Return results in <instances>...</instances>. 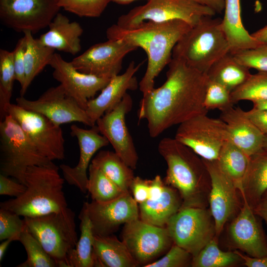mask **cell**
Masks as SVG:
<instances>
[{"label":"cell","instance_id":"7","mask_svg":"<svg viewBox=\"0 0 267 267\" xmlns=\"http://www.w3.org/2000/svg\"><path fill=\"white\" fill-rule=\"evenodd\" d=\"M51 161L39 151L11 115L0 121L1 174L25 185V175L29 167Z\"/></svg>","mask_w":267,"mask_h":267},{"label":"cell","instance_id":"54","mask_svg":"<svg viewBox=\"0 0 267 267\" xmlns=\"http://www.w3.org/2000/svg\"><path fill=\"white\" fill-rule=\"evenodd\" d=\"M253 104V108L260 109H267V100H258L252 102Z\"/></svg>","mask_w":267,"mask_h":267},{"label":"cell","instance_id":"32","mask_svg":"<svg viewBox=\"0 0 267 267\" xmlns=\"http://www.w3.org/2000/svg\"><path fill=\"white\" fill-rule=\"evenodd\" d=\"M79 218L80 220V236L69 258L70 267H93L94 261L93 243L94 234L85 203Z\"/></svg>","mask_w":267,"mask_h":267},{"label":"cell","instance_id":"12","mask_svg":"<svg viewBox=\"0 0 267 267\" xmlns=\"http://www.w3.org/2000/svg\"><path fill=\"white\" fill-rule=\"evenodd\" d=\"M60 8L58 0H0V19L16 32L35 34L48 27Z\"/></svg>","mask_w":267,"mask_h":267},{"label":"cell","instance_id":"39","mask_svg":"<svg viewBox=\"0 0 267 267\" xmlns=\"http://www.w3.org/2000/svg\"><path fill=\"white\" fill-rule=\"evenodd\" d=\"M111 0H58L64 10L79 17H99Z\"/></svg>","mask_w":267,"mask_h":267},{"label":"cell","instance_id":"42","mask_svg":"<svg viewBox=\"0 0 267 267\" xmlns=\"http://www.w3.org/2000/svg\"><path fill=\"white\" fill-rule=\"evenodd\" d=\"M193 256L182 247L173 244L167 254L160 259L144 267H186L191 266Z\"/></svg>","mask_w":267,"mask_h":267},{"label":"cell","instance_id":"10","mask_svg":"<svg viewBox=\"0 0 267 267\" xmlns=\"http://www.w3.org/2000/svg\"><path fill=\"white\" fill-rule=\"evenodd\" d=\"M175 138L207 160H217L224 144L230 140L225 123L206 113L179 124Z\"/></svg>","mask_w":267,"mask_h":267},{"label":"cell","instance_id":"21","mask_svg":"<svg viewBox=\"0 0 267 267\" xmlns=\"http://www.w3.org/2000/svg\"><path fill=\"white\" fill-rule=\"evenodd\" d=\"M70 130L71 135L78 140L80 148L79 162L74 167L61 164L59 168L63 178L68 184L74 185L83 193H86L88 191L89 181L87 170L90 162L99 149L110 143L100 133L96 126H93L90 129H84L73 124L70 127Z\"/></svg>","mask_w":267,"mask_h":267},{"label":"cell","instance_id":"28","mask_svg":"<svg viewBox=\"0 0 267 267\" xmlns=\"http://www.w3.org/2000/svg\"><path fill=\"white\" fill-rule=\"evenodd\" d=\"M182 201L175 188L165 184L162 195L139 204L140 219L148 223L165 227L171 218L181 208Z\"/></svg>","mask_w":267,"mask_h":267},{"label":"cell","instance_id":"43","mask_svg":"<svg viewBox=\"0 0 267 267\" xmlns=\"http://www.w3.org/2000/svg\"><path fill=\"white\" fill-rule=\"evenodd\" d=\"M237 60L248 68L258 71H267V43L244 50L233 54Z\"/></svg>","mask_w":267,"mask_h":267},{"label":"cell","instance_id":"46","mask_svg":"<svg viewBox=\"0 0 267 267\" xmlns=\"http://www.w3.org/2000/svg\"><path fill=\"white\" fill-rule=\"evenodd\" d=\"M26 186L20 182H15L2 174L0 175V195L17 197L22 194Z\"/></svg>","mask_w":267,"mask_h":267},{"label":"cell","instance_id":"37","mask_svg":"<svg viewBox=\"0 0 267 267\" xmlns=\"http://www.w3.org/2000/svg\"><path fill=\"white\" fill-rule=\"evenodd\" d=\"M27 254V259L17 267H56L57 265L44 250L38 240L30 232L26 225L19 240Z\"/></svg>","mask_w":267,"mask_h":267},{"label":"cell","instance_id":"26","mask_svg":"<svg viewBox=\"0 0 267 267\" xmlns=\"http://www.w3.org/2000/svg\"><path fill=\"white\" fill-rule=\"evenodd\" d=\"M241 197L253 209L267 190V148L250 156L249 164L238 187Z\"/></svg>","mask_w":267,"mask_h":267},{"label":"cell","instance_id":"29","mask_svg":"<svg viewBox=\"0 0 267 267\" xmlns=\"http://www.w3.org/2000/svg\"><path fill=\"white\" fill-rule=\"evenodd\" d=\"M206 75L210 80L222 84L232 92L244 84L251 74L250 69L228 52L211 66Z\"/></svg>","mask_w":267,"mask_h":267},{"label":"cell","instance_id":"9","mask_svg":"<svg viewBox=\"0 0 267 267\" xmlns=\"http://www.w3.org/2000/svg\"><path fill=\"white\" fill-rule=\"evenodd\" d=\"M174 244L197 255L216 235L214 218L209 209L182 207L165 226Z\"/></svg>","mask_w":267,"mask_h":267},{"label":"cell","instance_id":"5","mask_svg":"<svg viewBox=\"0 0 267 267\" xmlns=\"http://www.w3.org/2000/svg\"><path fill=\"white\" fill-rule=\"evenodd\" d=\"M222 18L205 16L192 26L178 40L172 58L206 74L220 58L229 52V46L222 27Z\"/></svg>","mask_w":267,"mask_h":267},{"label":"cell","instance_id":"14","mask_svg":"<svg viewBox=\"0 0 267 267\" xmlns=\"http://www.w3.org/2000/svg\"><path fill=\"white\" fill-rule=\"evenodd\" d=\"M122 237L133 258L143 267L173 244L166 227L154 225L139 219L124 224Z\"/></svg>","mask_w":267,"mask_h":267},{"label":"cell","instance_id":"23","mask_svg":"<svg viewBox=\"0 0 267 267\" xmlns=\"http://www.w3.org/2000/svg\"><path fill=\"white\" fill-rule=\"evenodd\" d=\"M220 118L226 124L230 141L247 155L250 156L264 148L265 135L241 108L222 111Z\"/></svg>","mask_w":267,"mask_h":267},{"label":"cell","instance_id":"31","mask_svg":"<svg viewBox=\"0 0 267 267\" xmlns=\"http://www.w3.org/2000/svg\"><path fill=\"white\" fill-rule=\"evenodd\" d=\"M91 163L101 170L123 191H129L135 177L134 170L115 152L101 150L92 159Z\"/></svg>","mask_w":267,"mask_h":267},{"label":"cell","instance_id":"50","mask_svg":"<svg viewBox=\"0 0 267 267\" xmlns=\"http://www.w3.org/2000/svg\"><path fill=\"white\" fill-rule=\"evenodd\" d=\"M252 209L255 214L264 220L267 224V190Z\"/></svg>","mask_w":267,"mask_h":267},{"label":"cell","instance_id":"51","mask_svg":"<svg viewBox=\"0 0 267 267\" xmlns=\"http://www.w3.org/2000/svg\"><path fill=\"white\" fill-rule=\"evenodd\" d=\"M208 6L214 10L216 13H221L224 8V0H190Z\"/></svg>","mask_w":267,"mask_h":267},{"label":"cell","instance_id":"53","mask_svg":"<svg viewBox=\"0 0 267 267\" xmlns=\"http://www.w3.org/2000/svg\"><path fill=\"white\" fill-rule=\"evenodd\" d=\"M14 241H15L14 238H9L8 239L4 240V241L3 240V241L0 244V262H1L2 260L3 256L10 243Z\"/></svg>","mask_w":267,"mask_h":267},{"label":"cell","instance_id":"11","mask_svg":"<svg viewBox=\"0 0 267 267\" xmlns=\"http://www.w3.org/2000/svg\"><path fill=\"white\" fill-rule=\"evenodd\" d=\"M19 124L22 130L39 151L49 160L65 158V140L60 126L45 116L11 103L8 115Z\"/></svg>","mask_w":267,"mask_h":267},{"label":"cell","instance_id":"36","mask_svg":"<svg viewBox=\"0 0 267 267\" xmlns=\"http://www.w3.org/2000/svg\"><path fill=\"white\" fill-rule=\"evenodd\" d=\"M15 80L12 51L0 49V121L8 115Z\"/></svg>","mask_w":267,"mask_h":267},{"label":"cell","instance_id":"55","mask_svg":"<svg viewBox=\"0 0 267 267\" xmlns=\"http://www.w3.org/2000/svg\"><path fill=\"white\" fill-rule=\"evenodd\" d=\"M137 0H111L119 4H128Z\"/></svg>","mask_w":267,"mask_h":267},{"label":"cell","instance_id":"52","mask_svg":"<svg viewBox=\"0 0 267 267\" xmlns=\"http://www.w3.org/2000/svg\"><path fill=\"white\" fill-rule=\"evenodd\" d=\"M258 41L262 43H267V25L251 34Z\"/></svg>","mask_w":267,"mask_h":267},{"label":"cell","instance_id":"33","mask_svg":"<svg viewBox=\"0 0 267 267\" xmlns=\"http://www.w3.org/2000/svg\"><path fill=\"white\" fill-rule=\"evenodd\" d=\"M249 160V156L229 140L222 147L217 160L221 169L238 188L246 172Z\"/></svg>","mask_w":267,"mask_h":267},{"label":"cell","instance_id":"38","mask_svg":"<svg viewBox=\"0 0 267 267\" xmlns=\"http://www.w3.org/2000/svg\"><path fill=\"white\" fill-rule=\"evenodd\" d=\"M233 103L243 100H267V71L252 74L242 85L231 92Z\"/></svg>","mask_w":267,"mask_h":267},{"label":"cell","instance_id":"13","mask_svg":"<svg viewBox=\"0 0 267 267\" xmlns=\"http://www.w3.org/2000/svg\"><path fill=\"white\" fill-rule=\"evenodd\" d=\"M16 104L24 109L40 113L55 125L77 122L89 127L94 126L86 110L59 84L44 91L38 99L28 100L21 96Z\"/></svg>","mask_w":267,"mask_h":267},{"label":"cell","instance_id":"48","mask_svg":"<svg viewBox=\"0 0 267 267\" xmlns=\"http://www.w3.org/2000/svg\"><path fill=\"white\" fill-rule=\"evenodd\" d=\"M165 183L159 176H156L153 179L150 180V195L148 199L156 200L162 194Z\"/></svg>","mask_w":267,"mask_h":267},{"label":"cell","instance_id":"6","mask_svg":"<svg viewBox=\"0 0 267 267\" xmlns=\"http://www.w3.org/2000/svg\"><path fill=\"white\" fill-rule=\"evenodd\" d=\"M30 232L56 262L70 267L69 258L78 241L75 213L70 208L35 217H24Z\"/></svg>","mask_w":267,"mask_h":267},{"label":"cell","instance_id":"47","mask_svg":"<svg viewBox=\"0 0 267 267\" xmlns=\"http://www.w3.org/2000/svg\"><path fill=\"white\" fill-rule=\"evenodd\" d=\"M248 117L261 132L267 135V109L252 108L246 111Z\"/></svg>","mask_w":267,"mask_h":267},{"label":"cell","instance_id":"41","mask_svg":"<svg viewBox=\"0 0 267 267\" xmlns=\"http://www.w3.org/2000/svg\"><path fill=\"white\" fill-rule=\"evenodd\" d=\"M19 215L2 208L0 209V240L14 238L19 240L21 233L26 226Z\"/></svg>","mask_w":267,"mask_h":267},{"label":"cell","instance_id":"49","mask_svg":"<svg viewBox=\"0 0 267 267\" xmlns=\"http://www.w3.org/2000/svg\"><path fill=\"white\" fill-rule=\"evenodd\" d=\"M236 252L243 260V264L248 267H267V256L255 258L241 253L237 250Z\"/></svg>","mask_w":267,"mask_h":267},{"label":"cell","instance_id":"25","mask_svg":"<svg viewBox=\"0 0 267 267\" xmlns=\"http://www.w3.org/2000/svg\"><path fill=\"white\" fill-rule=\"evenodd\" d=\"M224 14L222 27L226 37L229 52H238L255 48L263 44L256 40L244 27L241 16L240 0H224Z\"/></svg>","mask_w":267,"mask_h":267},{"label":"cell","instance_id":"17","mask_svg":"<svg viewBox=\"0 0 267 267\" xmlns=\"http://www.w3.org/2000/svg\"><path fill=\"white\" fill-rule=\"evenodd\" d=\"M133 104L132 98L127 92L116 106L99 118L95 124L114 152L128 166L134 170L138 156L126 122V116L131 110Z\"/></svg>","mask_w":267,"mask_h":267},{"label":"cell","instance_id":"27","mask_svg":"<svg viewBox=\"0 0 267 267\" xmlns=\"http://www.w3.org/2000/svg\"><path fill=\"white\" fill-rule=\"evenodd\" d=\"M93 253L94 267H136L139 266L125 243L112 234L94 235Z\"/></svg>","mask_w":267,"mask_h":267},{"label":"cell","instance_id":"18","mask_svg":"<svg viewBox=\"0 0 267 267\" xmlns=\"http://www.w3.org/2000/svg\"><path fill=\"white\" fill-rule=\"evenodd\" d=\"M84 203L94 235H111L121 224L139 218V206L130 191L108 201Z\"/></svg>","mask_w":267,"mask_h":267},{"label":"cell","instance_id":"45","mask_svg":"<svg viewBox=\"0 0 267 267\" xmlns=\"http://www.w3.org/2000/svg\"><path fill=\"white\" fill-rule=\"evenodd\" d=\"M150 180L135 177L131 183V190L133 198L139 204L149 198Z\"/></svg>","mask_w":267,"mask_h":267},{"label":"cell","instance_id":"44","mask_svg":"<svg viewBox=\"0 0 267 267\" xmlns=\"http://www.w3.org/2000/svg\"><path fill=\"white\" fill-rule=\"evenodd\" d=\"M26 48V41L24 36L19 39L12 51L15 80L19 83L21 88L24 86L25 80V53Z\"/></svg>","mask_w":267,"mask_h":267},{"label":"cell","instance_id":"8","mask_svg":"<svg viewBox=\"0 0 267 267\" xmlns=\"http://www.w3.org/2000/svg\"><path fill=\"white\" fill-rule=\"evenodd\" d=\"M216 14L211 8L190 0H148L145 4L120 16L116 24L127 29L147 21L161 23L181 20L193 26L203 17Z\"/></svg>","mask_w":267,"mask_h":267},{"label":"cell","instance_id":"40","mask_svg":"<svg viewBox=\"0 0 267 267\" xmlns=\"http://www.w3.org/2000/svg\"><path fill=\"white\" fill-rule=\"evenodd\" d=\"M204 104L208 111L217 109L221 112L233 107L234 105L232 100L231 92L222 84L209 79Z\"/></svg>","mask_w":267,"mask_h":267},{"label":"cell","instance_id":"16","mask_svg":"<svg viewBox=\"0 0 267 267\" xmlns=\"http://www.w3.org/2000/svg\"><path fill=\"white\" fill-rule=\"evenodd\" d=\"M203 160L210 176L209 210L219 238L225 223L239 212L243 201L240 200L241 196L236 184L221 169L217 160Z\"/></svg>","mask_w":267,"mask_h":267},{"label":"cell","instance_id":"56","mask_svg":"<svg viewBox=\"0 0 267 267\" xmlns=\"http://www.w3.org/2000/svg\"><path fill=\"white\" fill-rule=\"evenodd\" d=\"M264 148H267V135H265Z\"/></svg>","mask_w":267,"mask_h":267},{"label":"cell","instance_id":"34","mask_svg":"<svg viewBox=\"0 0 267 267\" xmlns=\"http://www.w3.org/2000/svg\"><path fill=\"white\" fill-rule=\"evenodd\" d=\"M218 237L211 240L199 253L193 257L192 267H230L243 264L242 259L234 250L223 251L218 243Z\"/></svg>","mask_w":267,"mask_h":267},{"label":"cell","instance_id":"35","mask_svg":"<svg viewBox=\"0 0 267 267\" xmlns=\"http://www.w3.org/2000/svg\"><path fill=\"white\" fill-rule=\"evenodd\" d=\"M89 173L88 191L92 201H108L125 192L91 163L89 168Z\"/></svg>","mask_w":267,"mask_h":267},{"label":"cell","instance_id":"15","mask_svg":"<svg viewBox=\"0 0 267 267\" xmlns=\"http://www.w3.org/2000/svg\"><path fill=\"white\" fill-rule=\"evenodd\" d=\"M137 48L122 40L108 39L92 45L70 62L80 72L111 79L119 75L125 56Z\"/></svg>","mask_w":267,"mask_h":267},{"label":"cell","instance_id":"30","mask_svg":"<svg viewBox=\"0 0 267 267\" xmlns=\"http://www.w3.org/2000/svg\"><path fill=\"white\" fill-rule=\"evenodd\" d=\"M26 41L25 53V80L20 89V95L23 96L35 77L49 63L54 54L55 49L43 44L39 39L33 37L30 31L23 32Z\"/></svg>","mask_w":267,"mask_h":267},{"label":"cell","instance_id":"1","mask_svg":"<svg viewBox=\"0 0 267 267\" xmlns=\"http://www.w3.org/2000/svg\"><path fill=\"white\" fill-rule=\"evenodd\" d=\"M166 80L143 94L137 112L145 120L149 135L155 138L168 129L201 114H207L204 101L209 79L206 74L172 58Z\"/></svg>","mask_w":267,"mask_h":267},{"label":"cell","instance_id":"19","mask_svg":"<svg viewBox=\"0 0 267 267\" xmlns=\"http://www.w3.org/2000/svg\"><path fill=\"white\" fill-rule=\"evenodd\" d=\"M242 206L228 228L231 246L252 257L267 256V236L261 218L256 215L245 198Z\"/></svg>","mask_w":267,"mask_h":267},{"label":"cell","instance_id":"22","mask_svg":"<svg viewBox=\"0 0 267 267\" xmlns=\"http://www.w3.org/2000/svg\"><path fill=\"white\" fill-rule=\"evenodd\" d=\"M142 64L135 65L134 61L131 62L124 73L112 78L96 97L88 101L85 110L94 125L99 118L122 100L128 90L138 88L139 83L134 75Z\"/></svg>","mask_w":267,"mask_h":267},{"label":"cell","instance_id":"20","mask_svg":"<svg viewBox=\"0 0 267 267\" xmlns=\"http://www.w3.org/2000/svg\"><path fill=\"white\" fill-rule=\"evenodd\" d=\"M52 76L79 105L86 110L88 101L94 97L110 82L111 79L84 74L78 71L71 62L54 53L49 63Z\"/></svg>","mask_w":267,"mask_h":267},{"label":"cell","instance_id":"2","mask_svg":"<svg viewBox=\"0 0 267 267\" xmlns=\"http://www.w3.org/2000/svg\"><path fill=\"white\" fill-rule=\"evenodd\" d=\"M191 27L181 20L147 21L127 29L115 24L107 29L106 34L108 39L122 40L145 51L147 66L139 83V90L144 94L154 88L155 79L171 61L175 45Z\"/></svg>","mask_w":267,"mask_h":267},{"label":"cell","instance_id":"24","mask_svg":"<svg viewBox=\"0 0 267 267\" xmlns=\"http://www.w3.org/2000/svg\"><path fill=\"white\" fill-rule=\"evenodd\" d=\"M48 27V30L39 38L43 44L74 55L81 51L80 37L83 29L78 22H71L66 16L58 12Z\"/></svg>","mask_w":267,"mask_h":267},{"label":"cell","instance_id":"3","mask_svg":"<svg viewBox=\"0 0 267 267\" xmlns=\"http://www.w3.org/2000/svg\"><path fill=\"white\" fill-rule=\"evenodd\" d=\"M167 165L164 183L178 190L182 207L207 208L211 178L203 159L175 137H164L158 146Z\"/></svg>","mask_w":267,"mask_h":267},{"label":"cell","instance_id":"4","mask_svg":"<svg viewBox=\"0 0 267 267\" xmlns=\"http://www.w3.org/2000/svg\"><path fill=\"white\" fill-rule=\"evenodd\" d=\"M64 178L52 161L29 167L25 175V192L2 202L0 208L23 217H35L61 211L67 207L63 192Z\"/></svg>","mask_w":267,"mask_h":267}]
</instances>
